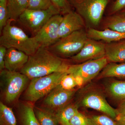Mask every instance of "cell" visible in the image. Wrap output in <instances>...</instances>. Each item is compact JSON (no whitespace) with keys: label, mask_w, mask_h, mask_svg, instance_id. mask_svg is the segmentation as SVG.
<instances>
[{"label":"cell","mask_w":125,"mask_h":125,"mask_svg":"<svg viewBox=\"0 0 125 125\" xmlns=\"http://www.w3.org/2000/svg\"><path fill=\"white\" fill-rule=\"evenodd\" d=\"M28 0H7V7L10 19L18 20V18L27 9Z\"/></svg>","instance_id":"d6986e66"},{"label":"cell","mask_w":125,"mask_h":125,"mask_svg":"<svg viewBox=\"0 0 125 125\" xmlns=\"http://www.w3.org/2000/svg\"><path fill=\"white\" fill-rule=\"evenodd\" d=\"M7 0H0V4H7Z\"/></svg>","instance_id":"e575fe53"},{"label":"cell","mask_w":125,"mask_h":125,"mask_svg":"<svg viewBox=\"0 0 125 125\" xmlns=\"http://www.w3.org/2000/svg\"><path fill=\"white\" fill-rule=\"evenodd\" d=\"M108 63L105 57L87 61L81 64H70L67 73L78 78L83 85L98 75Z\"/></svg>","instance_id":"9c48e42d"},{"label":"cell","mask_w":125,"mask_h":125,"mask_svg":"<svg viewBox=\"0 0 125 125\" xmlns=\"http://www.w3.org/2000/svg\"><path fill=\"white\" fill-rule=\"evenodd\" d=\"M116 110L118 115V114L125 115V100L121 101V102L118 106Z\"/></svg>","instance_id":"836d02e7"},{"label":"cell","mask_w":125,"mask_h":125,"mask_svg":"<svg viewBox=\"0 0 125 125\" xmlns=\"http://www.w3.org/2000/svg\"><path fill=\"white\" fill-rule=\"evenodd\" d=\"M88 38L87 33L81 30L60 39L48 48L60 57H71L80 51Z\"/></svg>","instance_id":"5b68a950"},{"label":"cell","mask_w":125,"mask_h":125,"mask_svg":"<svg viewBox=\"0 0 125 125\" xmlns=\"http://www.w3.org/2000/svg\"><path fill=\"white\" fill-rule=\"evenodd\" d=\"M125 9V0H116L112 6L111 11L115 13Z\"/></svg>","instance_id":"4dcf8cb0"},{"label":"cell","mask_w":125,"mask_h":125,"mask_svg":"<svg viewBox=\"0 0 125 125\" xmlns=\"http://www.w3.org/2000/svg\"><path fill=\"white\" fill-rule=\"evenodd\" d=\"M120 14L124 16H125V9L124 10H122L121 11H120Z\"/></svg>","instance_id":"d590c367"},{"label":"cell","mask_w":125,"mask_h":125,"mask_svg":"<svg viewBox=\"0 0 125 125\" xmlns=\"http://www.w3.org/2000/svg\"><path fill=\"white\" fill-rule=\"evenodd\" d=\"M29 56L13 48L7 49L5 60V69L10 71H20L26 64Z\"/></svg>","instance_id":"5bb4252c"},{"label":"cell","mask_w":125,"mask_h":125,"mask_svg":"<svg viewBox=\"0 0 125 125\" xmlns=\"http://www.w3.org/2000/svg\"><path fill=\"white\" fill-rule=\"evenodd\" d=\"M2 97L8 104L15 102L26 88L29 79L20 72L5 69L0 71Z\"/></svg>","instance_id":"277c9868"},{"label":"cell","mask_w":125,"mask_h":125,"mask_svg":"<svg viewBox=\"0 0 125 125\" xmlns=\"http://www.w3.org/2000/svg\"><path fill=\"white\" fill-rule=\"evenodd\" d=\"M67 72H56L31 79L24 96L27 102L35 103L58 86Z\"/></svg>","instance_id":"3957f363"},{"label":"cell","mask_w":125,"mask_h":125,"mask_svg":"<svg viewBox=\"0 0 125 125\" xmlns=\"http://www.w3.org/2000/svg\"><path fill=\"white\" fill-rule=\"evenodd\" d=\"M76 11L89 24H99L109 0H68Z\"/></svg>","instance_id":"8992f818"},{"label":"cell","mask_w":125,"mask_h":125,"mask_svg":"<svg viewBox=\"0 0 125 125\" xmlns=\"http://www.w3.org/2000/svg\"><path fill=\"white\" fill-rule=\"evenodd\" d=\"M9 19L0 32V45L8 49L13 48L28 56L36 52L40 46L33 37H30L22 29L11 24Z\"/></svg>","instance_id":"7a4b0ae2"},{"label":"cell","mask_w":125,"mask_h":125,"mask_svg":"<svg viewBox=\"0 0 125 125\" xmlns=\"http://www.w3.org/2000/svg\"><path fill=\"white\" fill-rule=\"evenodd\" d=\"M115 120L116 125H125V115L118 114Z\"/></svg>","instance_id":"d6a6232c"},{"label":"cell","mask_w":125,"mask_h":125,"mask_svg":"<svg viewBox=\"0 0 125 125\" xmlns=\"http://www.w3.org/2000/svg\"><path fill=\"white\" fill-rule=\"evenodd\" d=\"M108 93L113 98L121 101L125 100V80L112 81L108 85Z\"/></svg>","instance_id":"7402d4cb"},{"label":"cell","mask_w":125,"mask_h":125,"mask_svg":"<svg viewBox=\"0 0 125 125\" xmlns=\"http://www.w3.org/2000/svg\"><path fill=\"white\" fill-rule=\"evenodd\" d=\"M85 21L76 11L73 10L63 16L59 28V38L64 37L75 31L84 29Z\"/></svg>","instance_id":"4fadbf2b"},{"label":"cell","mask_w":125,"mask_h":125,"mask_svg":"<svg viewBox=\"0 0 125 125\" xmlns=\"http://www.w3.org/2000/svg\"><path fill=\"white\" fill-rule=\"evenodd\" d=\"M88 120V125H116L115 120L105 114L93 115Z\"/></svg>","instance_id":"484cf974"},{"label":"cell","mask_w":125,"mask_h":125,"mask_svg":"<svg viewBox=\"0 0 125 125\" xmlns=\"http://www.w3.org/2000/svg\"><path fill=\"white\" fill-rule=\"evenodd\" d=\"M0 125H17V121L11 108L0 102Z\"/></svg>","instance_id":"cb8c5ba5"},{"label":"cell","mask_w":125,"mask_h":125,"mask_svg":"<svg viewBox=\"0 0 125 125\" xmlns=\"http://www.w3.org/2000/svg\"><path fill=\"white\" fill-rule=\"evenodd\" d=\"M105 50L108 62H125V40L105 44Z\"/></svg>","instance_id":"2e32d148"},{"label":"cell","mask_w":125,"mask_h":125,"mask_svg":"<svg viewBox=\"0 0 125 125\" xmlns=\"http://www.w3.org/2000/svg\"><path fill=\"white\" fill-rule=\"evenodd\" d=\"M61 14L54 5L46 10L27 9L21 14L18 21L33 35L35 36L53 16Z\"/></svg>","instance_id":"52a82bcc"},{"label":"cell","mask_w":125,"mask_h":125,"mask_svg":"<svg viewBox=\"0 0 125 125\" xmlns=\"http://www.w3.org/2000/svg\"><path fill=\"white\" fill-rule=\"evenodd\" d=\"M62 18L63 16L61 14L53 16L33 37L40 47L48 48L59 40L58 32Z\"/></svg>","instance_id":"30bf717a"},{"label":"cell","mask_w":125,"mask_h":125,"mask_svg":"<svg viewBox=\"0 0 125 125\" xmlns=\"http://www.w3.org/2000/svg\"><path fill=\"white\" fill-rule=\"evenodd\" d=\"M75 89L67 90L58 85L46 96L43 104L45 109L56 113L70 102L76 93Z\"/></svg>","instance_id":"8fae6325"},{"label":"cell","mask_w":125,"mask_h":125,"mask_svg":"<svg viewBox=\"0 0 125 125\" xmlns=\"http://www.w3.org/2000/svg\"><path fill=\"white\" fill-rule=\"evenodd\" d=\"M82 85L81 81L78 78L67 73L62 78L58 85L63 89L70 90L75 89V87Z\"/></svg>","instance_id":"d4e9b609"},{"label":"cell","mask_w":125,"mask_h":125,"mask_svg":"<svg viewBox=\"0 0 125 125\" xmlns=\"http://www.w3.org/2000/svg\"><path fill=\"white\" fill-rule=\"evenodd\" d=\"M78 105L69 104L56 113L60 125H69L70 121L78 112Z\"/></svg>","instance_id":"44dd1931"},{"label":"cell","mask_w":125,"mask_h":125,"mask_svg":"<svg viewBox=\"0 0 125 125\" xmlns=\"http://www.w3.org/2000/svg\"><path fill=\"white\" fill-rule=\"evenodd\" d=\"M52 5L51 0H28L27 9L46 10L49 9Z\"/></svg>","instance_id":"4316f807"},{"label":"cell","mask_w":125,"mask_h":125,"mask_svg":"<svg viewBox=\"0 0 125 125\" xmlns=\"http://www.w3.org/2000/svg\"><path fill=\"white\" fill-rule=\"evenodd\" d=\"M70 65L48 48L40 47L35 53L29 56L27 63L20 72L31 80L54 72H67Z\"/></svg>","instance_id":"6da1fadb"},{"label":"cell","mask_w":125,"mask_h":125,"mask_svg":"<svg viewBox=\"0 0 125 125\" xmlns=\"http://www.w3.org/2000/svg\"><path fill=\"white\" fill-rule=\"evenodd\" d=\"M105 25L109 29L125 32V16L120 14L111 16L106 20Z\"/></svg>","instance_id":"603a6c76"},{"label":"cell","mask_w":125,"mask_h":125,"mask_svg":"<svg viewBox=\"0 0 125 125\" xmlns=\"http://www.w3.org/2000/svg\"><path fill=\"white\" fill-rule=\"evenodd\" d=\"M52 4L59 10L61 14L64 15L72 11L71 5L68 0H51Z\"/></svg>","instance_id":"83f0119b"},{"label":"cell","mask_w":125,"mask_h":125,"mask_svg":"<svg viewBox=\"0 0 125 125\" xmlns=\"http://www.w3.org/2000/svg\"><path fill=\"white\" fill-rule=\"evenodd\" d=\"M7 48L0 45V71L5 69V60Z\"/></svg>","instance_id":"1f68e13d"},{"label":"cell","mask_w":125,"mask_h":125,"mask_svg":"<svg viewBox=\"0 0 125 125\" xmlns=\"http://www.w3.org/2000/svg\"><path fill=\"white\" fill-rule=\"evenodd\" d=\"M35 115L40 125H59L56 113L45 108H36Z\"/></svg>","instance_id":"ffe728a7"},{"label":"cell","mask_w":125,"mask_h":125,"mask_svg":"<svg viewBox=\"0 0 125 125\" xmlns=\"http://www.w3.org/2000/svg\"><path fill=\"white\" fill-rule=\"evenodd\" d=\"M87 34L88 38L103 40L107 43L125 40V32H118L107 28L101 31L90 28L88 30Z\"/></svg>","instance_id":"9a60e30c"},{"label":"cell","mask_w":125,"mask_h":125,"mask_svg":"<svg viewBox=\"0 0 125 125\" xmlns=\"http://www.w3.org/2000/svg\"><path fill=\"white\" fill-rule=\"evenodd\" d=\"M105 57V44L88 38L80 51L71 58L74 62L79 63Z\"/></svg>","instance_id":"7c38bea8"},{"label":"cell","mask_w":125,"mask_h":125,"mask_svg":"<svg viewBox=\"0 0 125 125\" xmlns=\"http://www.w3.org/2000/svg\"><path fill=\"white\" fill-rule=\"evenodd\" d=\"M69 125H88V117L78 111L70 121Z\"/></svg>","instance_id":"f546056e"},{"label":"cell","mask_w":125,"mask_h":125,"mask_svg":"<svg viewBox=\"0 0 125 125\" xmlns=\"http://www.w3.org/2000/svg\"><path fill=\"white\" fill-rule=\"evenodd\" d=\"M20 117L22 125H40L32 103L27 101L22 104L20 109Z\"/></svg>","instance_id":"e0dca14e"},{"label":"cell","mask_w":125,"mask_h":125,"mask_svg":"<svg viewBox=\"0 0 125 125\" xmlns=\"http://www.w3.org/2000/svg\"><path fill=\"white\" fill-rule=\"evenodd\" d=\"M10 19L7 4H0V33Z\"/></svg>","instance_id":"f1b7e54d"},{"label":"cell","mask_w":125,"mask_h":125,"mask_svg":"<svg viewBox=\"0 0 125 125\" xmlns=\"http://www.w3.org/2000/svg\"><path fill=\"white\" fill-rule=\"evenodd\" d=\"M88 89L81 94L79 105L101 112L115 120L118 115L116 109L109 105L102 92L95 88Z\"/></svg>","instance_id":"ba28073f"},{"label":"cell","mask_w":125,"mask_h":125,"mask_svg":"<svg viewBox=\"0 0 125 125\" xmlns=\"http://www.w3.org/2000/svg\"><path fill=\"white\" fill-rule=\"evenodd\" d=\"M125 78V62L117 64L108 62L99 74L98 78Z\"/></svg>","instance_id":"ac0fdd59"}]
</instances>
